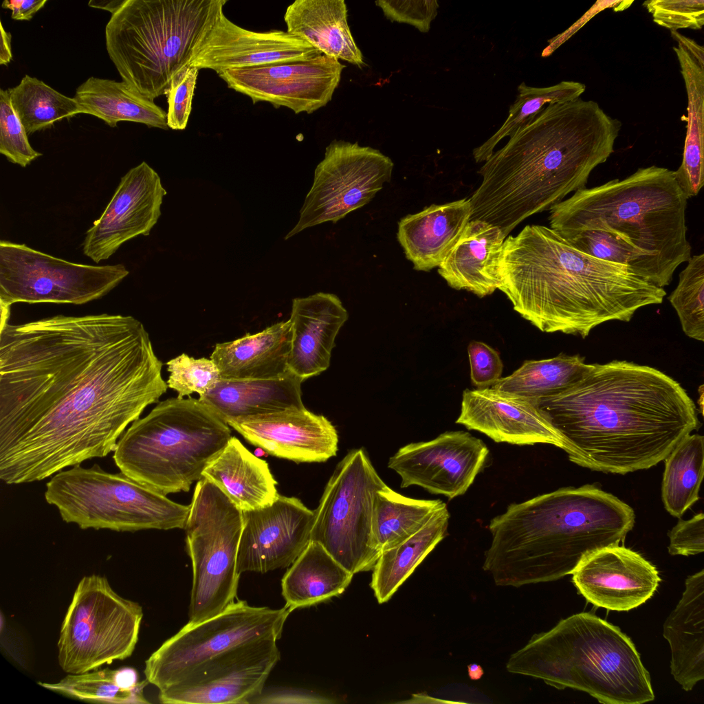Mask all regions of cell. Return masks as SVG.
Instances as JSON below:
<instances>
[{
    "mask_svg": "<svg viewBox=\"0 0 704 704\" xmlns=\"http://www.w3.org/2000/svg\"><path fill=\"white\" fill-rule=\"evenodd\" d=\"M131 316L57 315L0 327V478L39 481L113 452L168 387Z\"/></svg>",
    "mask_w": 704,
    "mask_h": 704,
    "instance_id": "1",
    "label": "cell"
},
{
    "mask_svg": "<svg viewBox=\"0 0 704 704\" xmlns=\"http://www.w3.org/2000/svg\"><path fill=\"white\" fill-rule=\"evenodd\" d=\"M537 404L569 460L606 473L657 465L701 425L678 382L624 360L587 364L573 383Z\"/></svg>",
    "mask_w": 704,
    "mask_h": 704,
    "instance_id": "2",
    "label": "cell"
},
{
    "mask_svg": "<svg viewBox=\"0 0 704 704\" xmlns=\"http://www.w3.org/2000/svg\"><path fill=\"white\" fill-rule=\"evenodd\" d=\"M622 125L593 100L547 104L481 166L482 182L469 199L471 220L507 236L525 219L550 210L586 188L613 153Z\"/></svg>",
    "mask_w": 704,
    "mask_h": 704,
    "instance_id": "3",
    "label": "cell"
},
{
    "mask_svg": "<svg viewBox=\"0 0 704 704\" xmlns=\"http://www.w3.org/2000/svg\"><path fill=\"white\" fill-rule=\"evenodd\" d=\"M500 276L498 289L524 319L542 332L582 338L604 322L630 321L666 295L630 267L586 254L540 225L505 238Z\"/></svg>",
    "mask_w": 704,
    "mask_h": 704,
    "instance_id": "4",
    "label": "cell"
},
{
    "mask_svg": "<svg viewBox=\"0 0 704 704\" xmlns=\"http://www.w3.org/2000/svg\"><path fill=\"white\" fill-rule=\"evenodd\" d=\"M634 523L631 507L593 484L560 488L512 503L490 520L482 567L499 586L556 581L593 552L619 545Z\"/></svg>",
    "mask_w": 704,
    "mask_h": 704,
    "instance_id": "5",
    "label": "cell"
},
{
    "mask_svg": "<svg viewBox=\"0 0 704 704\" xmlns=\"http://www.w3.org/2000/svg\"><path fill=\"white\" fill-rule=\"evenodd\" d=\"M688 199L674 170L652 165L575 192L551 208L549 220L562 237L586 230L610 234L644 259L650 282L663 288L692 256Z\"/></svg>",
    "mask_w": 704,
    "mask_h": 704,
    "instance_id": "6",
    "label": "cell"
},
{
    "mask_svg": "<svg viewBox=\"0 0 704 704\" xmlns=\"http://www.w3.org/2000/svg\"><path fill=\"white\" fill-rule=\"evenodd\" d=\"M506 669L558 690L585 692L601 703L654 699L650 674L633 642L617 626L590 613L573 615L534 634L511 654Z\"/></svg>",
    "mask_w": 704,
    "mask_h": 704,
    "instance_id": "7",
    "label": "cell"
},
{
    "mask_svg": "<svg viewBox=\"0 0 704 704\" xmlns=\"http://www.w3.org/2000/svg\"><path fill=\"white\" fill-rule=\"evenodd\" d=\"M231 437L199 399L169 398L126 428L113 459L121 472L164 495L188 492Z\"/></svg>",
    "mask_w": 704,
    "mask_h": 704,
    "instance_id": "8",
    "label": "cell"
},
{
    "mask_svg": "<svg viewBox=\"0 0 704 704\" xmlns=\"http://www.w3.org/2000/svg\"><path fill=\"white\" fill-rule=\"evenodd\" d=\"M219 0H126L108 21L105 43L123 82L154 100L166 94Z\"/></svg>",
    "mask_w": 704,
    "mask_h": 704,
    "instance_id": "9",
    "label": "cell"
},
{
    "mask_svg": "<svg viewBox=\"0 0 704 704\" xmlns=\"http://www.w3.org/2000/svg\"><path fill=\"white\" fill-rule=\"evenodd\" d=\"M45 498L63 520L80 529L116 531L184 529L190 505L170 500L122 472L112 474L98 464H80L55 474Z\"/></svg>",
    "mask_w": 704,
    "mask_h": 704,
    "instance_id": "10",
    "label": "cell"
},
{
    "mask_svg": "<svg viewBox=\"0 0 704 704\" xmlns=\"http://www.w3.org/2000/svg\"><path fill=\"white\" fill-rule=\"evenodd\" d=\"M184 529L192 569L188 623L194 624L236 601L243 512L215 484L203 479L195 487Z\"/></svg>",
    "mask_w": 704,
    "mask_h": 704,
    "instance_id": "11",
    "label": "cell"
},
{
    "mask_svg": "<svg viewBox=\"0 0 704 704\" xmlns=\"http://www.w3.org/2000/svg\"><path fill=\"white\" fill-rule=\"evenodd\" d=\"M142 617V607L120 596L105 577H83L61 625L60 667L68 674H81L129 657Z\"/></svg>",
    "mask_w": 704,
    "mask_h": 704,
    "instance_id": "12",
    "label": "cell"
},
{
    "mask_svg": "<svg viewBox=\"0 0 704 704\" xmlns=\"http://www.w3.org/2000/svg\"><path fill=\"white\" fill-rule=\"evenodd\" d=\"M386 485L364 449L351 450L337 464L314 510L311 541L353 575L373 570L380 556L373 536V502Z\"/></svg>",
    "mask_w": 704,
    "mask_h": 704,
    "instance_id": "13",
    "label": "cell"
},
{
    "mask_svg": "<svg viewBox=\"0 0 704 704\" xmlns=\"http://www.w3.org/2000/svg\"><path fill=\"white\" fill-rule=\"evenodd\" d=\"M291 612L286 605L272 609L237 600L214 617L187 623L164 641L145 661L146 679L162 690L234 647L260 639L278 640Z\"/></svg>",
    "mask_w": 704,
    "mask_h": 704,
    "instance_id": "14",
    "label": "cell"
},
{
    "mask_svg": "<svg viewBox=\"0 0 704 704\" xmlns=\"http://www.w3.org/2000/svg\"><path fill=\"white\" fill-rule=\"evenodd\" d=\"M129 274L122 263H76L24 243L0 241V305H82L107 295Z\"/></svg>",
    "mask_w": 704,
    "mask_h": 704,
    "instance_id": "15",
    "label": "cell"
},
{
    "mask_svg": "<svg viewBox=\"0 0 704 704\" xmlns=\"http://www.w3.org/2000/svg\"><path fill=\"white\" fill-rule=\"evenodd\" d=\"M393 162L379 150L333 140L317 165L300 218L285 240L322 223H333L368 204L391 179Z\"/></svg>",
    "mask_w": 704,
    "mask_h": 704,
    "instance_id": "16",
    "label": "cell"
},
{
    "mask_svg": "<svg viewBox=\"0 0 704 704\" xmlns=\"http://www.w3.org/2000/svg\"><path fill=\"white\" fill-rule=\"evenodd\" d=\"M277 640L260 639L234 647L159 690L165 704H245L259 696L280 659Z\"/></svg>",
    "mask_w": 704,
    "mask_h": 704,
    "instance_id": "17",
    "label": "cell"
},
{
    "mask_svg": "<svg viewBox=\"0 0 704 704\" xmlns=\"http://www.w3.org/2000/svg\"><path fill=\"white\" fill-rule=\"evenodd\" d=\"M226 3L219 0L186 65L219 74L230 69L307 60L322 54L287 31L254 32L236 25L223 13Z\"/></svg>",
    "mask_w": 704,
    "mask_h": 704,
    "instance_id": "18",
    "label": "cell"
},
{
    "mask_svg": "<svg viewBox=\"0 0 704 704\" xmlns=\"http://www.w3.org/2000/svg\"><path fill=\"white\" fill-rule=\"evenodd\" d=\"M345 65L322 54L307 60L230 69L218 76L252 101L312 113L331 101Z\"/></svg>",
    "mask_w": 704,
    "mask_h": 704,
    "instance_id": "19",
    "label": "cell"
},
{
    "mask_svg": "<svg viewBox=\"0 0 704 704\" xmlns=\"http://www.w3.org/2000/svg\"><path fill=\"white\" fill-rule=\"evenodd\" d=\"M489 450L470 432L446 431L435 439L410 443L388 460L402 488L419 486L452 499L464 494L482 470Z\"/></svg>",
    "mask_w": 704,
    "mask_h": 704,
    "instance_id": "20",
    "label": "cell"
},
{
    "mask_svg": "<svg viewBox=\"0 0 704 704\" xmlns=\"http://www.w3.org/2000/svg\"><path fill=\"white\" fill-rule=\"evenodd\" d=\"M314 510L278 494L270 505L243 512L236 568L265 573L292 565L311 542Z\"/></svg>",
    "mask_w": 704,
    "mask_h": 704,
    "instance_id": "21",
    "label": "cell"
},
{
    "mask_svg": "<svg viewBox=\"0 0 704 704\" xmlns=\"http://www.w3.org/2000/svg\"><path fill=\"white\" fill-rule=\"evenodd\" d=\"M166 193L159 175L146 162L131 168L121 178L101 216L86 232L83 254L99 263L126 241L148 235L161 215Z\"/></svg>",
    "mask_w": 704,
    "mask_h": 704,
    "instance_id": "22",
    "label": "cell"
},
{
    "mask_svg": "<svg viewBox=\"0 0 704 704\" xmlns=\"http://www.w3.org/2000/svg\"><path fill=\"white\" fill-rule=\"evenodd\" d=\"M571 574L574 586L588 602L615 611H628L643 604L661 582L654 566L619 545L593 552Z\"/></svg>",
    "mask_w": 704,
    "mask_h": 704,
    "instance_id": "23",
    "label": "cell"
},
{
    "mask_svg": "<svg viewBox=\"0 0 704 704\" xmlns=\"http://www.w3.org/2000/svg\"><path fill=\"white\" fill-rule=\"evenodd\" d=\"M227 424L269 454L296 463H322L336 456L331 422L306 408L230 420Z\"/></svg>",
    "mask_w": 704,
    "mask_h": 704,
    "instance_id": "24",
    "label": "cell"
},
{
    "mask_svg": "<svg viewBox=\"0 0 704 704\" xmlns=\"http://www.w3.org/2000/svg\"><path fill=\"white\" fill-rule=\"evenodd\" d=\"M456 423L483 433L496 443H546L562 448L560 437L538 407L537 399L492 387L463 390Z\"/></svg>",
    "mask_w": 704,
    "mask_h": 704,
    "instance_id": "25",
    "label": "cell"
},
{
    "mask_svg": "<svg viewBox=\"0 0 704 704\" xmlns=\"http://www.w3.org/2000/svg\"><path fill=\"white\" fill-rule=\"evenodd\" d=\"M348 319L339 298L318 292L292 301L289 369L303 380L326 371L336 338Z\"/></svg>",
    "mask_w": 704,
    "mask_h": 704,
    "instance_id": "26",
    "label": "cell"
},
{
    "mask_svg": "<svg viewBox=\"0 0 704 704\" xmlns=\"http://www.w3.org/2000/svg\"><path fill=\"white\" fill-rule=\"evenodd\" d=\"M506 236L497 226L474 219L438 267L448 285L470 292L480 298L490 295L501 285L500 263Z\"/></svg>",
    "mask_w": 704,
    "mask_h": 704,
    "instance_id": "27",
    "label": "cell"
},
{
    "mask_svg": "<svg viewBox=\"0 0 704 704\" xmlns=\"http://www.w3.org/2000/svg\"><path fill=\"white\" fill-rule=\"evenodd\" d=\"M471 217V203L465 198L432 204L401 219L397 240L414 270L428 272L438 267L462 235Z\"/></svg>",
    "mask_w": 704,
    "mask_h": 704,
    "instance_id": "28",
    "label": "cell"
},
{
    "mask_svg": "<svg viewBox=\"0 0 704 704\" xmlns=\"http://www.w3.org/2000/svg\"><path fill=\"white\" fill-rule=\"evenodd\" d=\"M673 47L688 96L687 131L683 160L674 171L688 199L696 196L704 184V47L678 31L671 32Z\"/></svg>",
    "mask_w": 704,
    "mask_h": 704,
    "instance_id": "29",
    "label": "cell"
},
{
    "mask_svg": "<svg viewBox=\"0 0 704 704\" xmlns=\"http://www.w3.org/2000/svg\"><path fill=\"white\" fill-rule=\"evenodd\" d=\"M290 320L282 321L254 334L218 343L210 355L221 378L230 380L279 377L290 370Z\"/></svg>",
    "mask_w": 704,
    "mask_h": 704,
    "instance_id": "30",
    "label": "cell"
},
{
    "mask_svg": "<svg viewBox=\"0 0 704 704\" xmlns=\"http://www.w3.org/2000/svg\"><path fill=\"white\" fill-rule=\"evenodd\" d=\"M685 589L663 624L670 670L685 691L704 679V570L688 576Z\"/></svg>",
    "mask_w": 704,
    "mask_h": 704,
    "instance_id": "31",
    "label": "cell"
},
{
    "mask_svg": "<svg viewBox=\"0 0 704 704\" xmlns=\"http://www.w3.org/2000/svg\"><path fill=\"white\" fill-rule=\"evenodd\" d=\"M303 381L291 371L272 379H221L199 399L227 424L233 419L305 408L301 399Z\"/></svg>",
    "mask_w": 704,
    "mask_h": 704,
    "instance_id": "32",
    "label": "cell"
},
{
    "mask_svg": "<svg viewBox=\"0 0 704 704\" xmlns=\"http://www.w3.org/2000/svg\"><path fill=\"white\" fill-rule=\"evenodd\" d=\"M284 20L287 32L323 54L360 67L364 65L348 25L344 0H296L287 7Z\"/></svg>",
    "mask_w": 704,
    "mask_h": 704,
    "instance_id": "33",
    "label": "cell"
},
{
    "mask_svg": "<svg viewBox=\"0 0 704 704\" xmlns=\"http://www.w3.org/2000/svg\"><path fill=\"white\" fill-rule=\"evenodd\" d=\"M202 477L214 483L242 512L270 505L278 495L268 463L235 437L206 468Z\"/></svg>",
    "mask_w": 704,
    "mask_h": 704,
    "instance_id": "34",
    "label": "cell"
},
{
    "mask_svg": "<svg viewBox=\"0 0 704 704\" xmlns=\"http://www.w3.org/2000/svg\"><path fill=\"white\" fill-rule=\"evenodd\" d=\"M74 98L80 113L97 117L111 127L126 121L169 129L167 113L123 81L91 76L77 87Z\"/></svg>",
    "mask_w": 704,
    "mask_h": 704,
    "instance_id": "35",
    "label": "cell"
},
{
    "mask_svg": "<svg viewBox=\"0 0 704 704\" xmlns=\"http://www.w3.org/2000/svg\"><path fill=\"white\" fill-rule=\"evenodd\" d=\"M353 576L320 544L311 541L283 575L282 595L293 611L340 595Z\"/></svg>",
    "mask_w": 704,
    "mask_h": 704,
    "instance_id": "36",
    "label": "cell"
},
{
    "mask_svg": "<svg viewBox=\"0 0 704 704\" xmlns=\"http://www.w3.org/2000/svg\"><path fill=\"white\" fill-rule=\"evenodd\" d=\"M450 516L446 505L410 538L381 553L373 569L370 584L380 604L387 602L393 596L446 537Z\"/></svg>",
    "mask_w": 704,
    "mask_h": 704,
    "instance_id": "37",
    "label": "cell"
},
{
    "mask_svg": "<svg viewBox=\"0 0 704 704\" xmlns=\"http://www.w3.org/2000/svg\"><path fill=\"white\" fill-rule=\"evenodd\" d=\"M446 505L439 499L403 496L387 485L378 490L373 502L372 529L374 542L380 554L418 531Z\"/></svg>",
    "mask_w": 704,
    "mask_h": 704,
    "instance_id": "38",
    "label": "cell"
},
{
    "mask_svg": "<svg viewBox=\"0 0 704 704\" xmlns=\"http://www.w3.org/2000/svg\"><path fill=\"white\" fill-rule=\"evenodd\" d=\"M661 497L666 509L680 518L699 498L703 477L704 437H685L666 457Z\"/></svg>",
    "mask_w": 704,
    "mask_h": 704,
    "instance_id": "39",
    "label": "cell"
},
{
    "mask_svg": "<svg viewBox=\"0 0 704 704\" xmlns=\"http://www.w3.org/2000/svg\"><path fill=\"white\" fill-rule=\"evenodd\" d=\"M587 364L580 355H558L540 360H526L510 375L492 386L524 397L538 399L568 386L584 372Z\"/></svg>",
    "mask_w": 704,
    "mask_h": 704,
    "instance_id": "40",
    "label": "cell"
},
{
    "mask_svg": "<svg viewBox=\"0 0 704 704\" xmlns=\"http://www.w3.org/2000/svg\"><path fill=\"white\" fill-rule=\"evenodd\" d=\"M8 89L12 108L28 134L80 113L74 98L60 94L35 77L25 75L16 86Z\"/></svg>",
    "mask_w": 704,
    "mask_h": 704,
    "instance_id": "41",
    "label": "cell"
},
{
    "mask_svg": "<svg viewBox=\"0 0 704 704\" xmlns=\"http://www.w3.org/2000/svg\"><path fill=\"white\" fill-rule=\"evenodd\" d=\"M585 89L584 84L575 81H562L547 87H534L522 82L505 122L494 135L473 150L474 160L478 163L485 162L503 138L512 137L542 107L550 103L577 99Z\"/></svg>",
    "mask_w": 704,
    "mask_h": 704,
    "instance_id": "42",
    "label": "cell"
},
{
    "mask_svg": "<svg viewBox=\"0 0 704 704\" xmlns=\"http://www.w3.org/2000/svg\"><path fill=\"white\" fill-rule=\"evenodd\" d=\"M46 689L76 699L110 703H149L143 689L120 688L113 679V670L104 668L81 674H69L58 683L38 682Z\"/></svg>",
    "mask_w": 704,
    "mask_h": 704,
    "instance_id": "43",
    "label": "cell"
},
{
    "mask_svg": "<svg viewBox=\"0 0 704 704\" xmlns=\"http://www.w3.org/2000/svg\"><path fill=\"white\" fill-rule=\"evenodd\" d=\"M685 334L704 341V254L692 256L668 296Z\"/></svg>",
    "mask_w": 704,
    "mask_h": 704,
    "instance_id": "44",
    "label": "cell"
},
{
    "mask_svg": "<svg viewBox=\"0 0 704 704\" xmlns=\"http://www.w3.org/2000/svg\"><path fill=\"white\" fill-rule=\"evenodd\" d=\"M562 238L578 250L591 256L628 265L638 276L650 282V271L644 259L610 234L599 230H586Z\"/></svg>",
    "mask_w": 704,
    "mask_h": 704,
    "instance_id": "45",
    "label": "cell"
},
{
    "mask_svg": "<svg viewBox=\"0 0 704 704\" xmlns=\"http://www.w3.org/2000/svg\"><path fill=\"white\" fill-rule=\"evenodd\" d=\"M166 365L170 373L168 387L175 390L180 399L193 393L201 397L221 379L217 366L210 358L196 359L182 353Z\"/></svg>",
    "mask_w": 704,
    "mask_h": 704,
    "instance_id": "46",
    "label": "cell"
},
{
    "mask_svg": "<svg viewBox=\"0 0 704 704\" xmlns=\"http://www.w3.org/2000/svg\"><path fill=\"white\" fill-rule=\"evenodd\" d=\"M28 133L12 108L8 89H0V153L25 168L43 154L30 145Z\"/></svg>",
    "mask_w": 704,
    "mask_h": 704,
    "instance_id": "47",
    "label": "cell"
},
{
    "mask_svg": "<svg viewBox=\"0 0 704 704\" xmlns=\"http://www.w3.org/2000/svg\"><path fill=\"white\" fill-rule=\"evenodd\" d=\"M643 5L655 23L670 32L700 30L704 25L703 0H650Z\"/></svg>",
    "mask_w": 704,
    "mask_h": 704,
    "instance_id": "48",
    "label": "cell"
},
{
    "mask_svg": "<svg viewBox=\"0 0 704 704\" xmlns=\"http://www.w3.org/2000/svg\"><path fill=\"white\" fill-rule=\"evenodd\" d=\"M199 69L188 65L182 67L173 77L166 91L167 125L173 130L186 129L192 109Z\"/></svg>",
    "mask_w": 704,
    "mask_h": 704,
    "instance_id": "49",
    "label": "cell"
},
{
    "mask_svg": "<svg viewBox=\"0 0 704 704\" xmlns=\"http://www.w3.org/2000/svg\"><path fill=\"white\" fill-rule=\"evenodd\" d=\"M375 4L392 22L411 25L423 33L430 30L439 8L436 0H379Z\"/></svg>",
    "mask_w": 704,
    "mask_h": 704,
    "instance_id": "50",
    "label": "cell"
},
{
    "mask_svg": "<svg viewBox=\"0 0 704 704\" xmlns=\"http://www.w3.org/2000/svg\"><path fill=\"white\" fill-rule=\"evenodd\" d=\"M468 353L472 385L476 388L492 387L503 370L499 353L488 344L474 340L469 343Z\"/></svg>",
    "mask_w": 704,
    "mask_h": 704,
    "instance_id": "51",
    "label": "cell"
},
{
    "mask_svg": "<svg viewBox=\"0 0 704 704\" xmlns=\"http://www.w3.org/2000/svg\"><path fill=\"white\" fill-rule=\"evenodd\" d=\"M668 552L672 556H689L704 551V516L698 514L689 520H679L668 534Z\"/></svg>",
    "mask_w": 704,
    "mask_h": 704,
    "instance_id": "52",
    "label": "cell"
},
{
    "mask_svg": "<svg viewBox=\"0 0 704 704\" xmlns=\"http://www.w3.org/2000/svg\"><path fill=\"white\" fill-rule=\"evenodd\" d=\"M46 3L47 0H5L1 7L12 11L11 18L14 20L30 21Z\"/></svg>",
    "mask_w": 704,
    "mask_h": 704,
    "instance_id": "53",
    "label": "cell"
},
{
    "mask_svg": "<svg viewBox=\"0 0 704 704\" xmlns=\"http://www.w3.org/2000/svg\"><path fill=\"white\" fill-rule=\"evenodd\" d=\"M113 679L120 688L126 690L144 689L149 683L146 679L140 682L138 671L131 667L113 670Z\"/></svg>",
    "mask_w": 704,
    "mask_h": 704,
    "instance_id": "54",
    "label": "cell"
},
{
    "mask_svg": "<svg viewBox=\"0 0 704 704\" xmlns=\"http://www.w3.org/2000/svg\"><path fill=\"white\" fill-rule=\"evenodd\" d=\"M0 65H7L12 59V35L4 29L1 21H0Z\"/></svg>",
    "mask_w": 704,
    "mask_h": 704,
    "instance_id": "55",
    "label": "cell"
},
{
    "mask_svg": "<svg viewBox=\"0 0 704 704\" xmlns=\"http://www.w3.org/2000/svg\"><path fill=\"white\" fill-rule=\"evenodd\" d=\"M126 0H113V1H96L91 0L88 3V6L92 8H100L102 10H107L114 14L117 12L125 3Z\"/></svg>",
    "mask_w": 704,
    "mask_h": 704,
    "instance_id": "56",
    "label": "cell"
},
{
    "mask_svg": "<svg viewBox=\"0 0 704 704\" xmlns=\"http://www.w3.org/2000/svg\"><path fill=\"white\" fill-rule=\"evenodd\" d=\"M483 673L482 667L477 663H470L468 666V674L472 680L480 679Z\"/></svg>",
    "mask_w": 704,
    "mask_h": 704,
    "instance_id": "57",
    "label": "cell"
}]
</instances>
